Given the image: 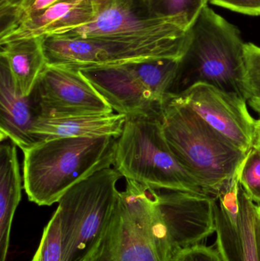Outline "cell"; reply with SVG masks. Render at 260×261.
<instances>
[{"label":"cell","instance_id":"cell-1","mask_svg":"<svg viewBox=\"0 0 260 261\" xmlns=\"http://www.w3.org/2000/svg\"><path fill=\"white\" fill-rule=\"evenodd\" d=\"M117 139L56 138L22 150L23 188L29 201L50 206L73 186L109 168L114 163Z\"/></svg>","mask_w":260,"mask_h":261},{"label":"cell","instance_id":"cell-2","mask_svg":"<svg viewBox=\"0 0 260 261\" xmlns=\"http://www.w3.org/2000/svg\"><path fill=\"white\" fill-rule=\"evenodd\" d=\"M161 122L166 141L180 164L209 196L216 197L247 153L209 126L177 95L168 99Z\"/></svg>","mask_w":260,"mask_h":261},{"label":"cell","instance_id":"cell-3","mask_svg":"<svg viewBox=\"0 0 260 261\" xmlns=\"http://www.w3.org/2000/svg\"><path fill=\"white\" fill-rule=\"evenodd\" d=\"M244 44L236 26L205 6L189 27L172 94L208 84L244 96Z\"/></svg>","mask_w":260,"mask_h":261},{"label":"cell","instance_id":"cell-4","mask_svg":"<svg viewBox=\"0 0 260 261\" xmlns=\"http://www.w3.org/2000/svg\"><path fill=\"white\" fill-rule=\"evenodd\" d=\"M180 61L160 58L77 70L113 111L127 117L161 119L165 106L172 95Z\"/></svg>","mask_w":260,"mask_h":261},{"label":"cell","instance_id":"cell-5","mask_svg":"<svg viewBox=\"0 0 260 261\" xmlns=\"http://www.w3.org/2000/svg\"><path fill=\"white\" fill-rule=\"evenodd\" d=\"M113 166L125 179L156 190L209 196L172 153L160 118L127 117L116 142Z\"/></svg>","mask_w":260,"mask_h":261},{"label":"cell","instance_id":"cell-6","mask_svg":"<svg viewBox=\"0 0 260 261\" xmlns=\"http://www.w3.org/2000/svg\"><path fill=\"white\" fill-rule=\"evenodd\" d=\"M123 177L104 169L70 188L58 202L63 261H89L105 236L119 202Z\"/></svg>","mask_w":260,"mask_h":261},{"label":"cell","instance_id":"cell-7","mask_svg":"<svg viewBox=\"0 0 260 261\" xmlns=\"http://www.w3.org/2000/svg\"><path fill=\"white\" fill-rule=\"evenodd\" d=\"M188 32L139 37H41L47 64L73 68L117 65L146 60L181 59Z\"/></svg>","mask_w":260,"mask_h":261},{"label":"cell","instance_id":"cell-8","mask_svg":"<svg viewBox=\"0 0 260 261\" xmlns=\"http://www.w3.org/2000/svg\"><path fill=\"white\" fill-rule=\"evenodd\" d=\"M37 118L108 114L113 110L77 69L47 64L30 94Z\"/></svg>","mask_w":260,"mask_h":261},{"label":"cell","instance_id":"cell-9","mask_svg":"<svg viewBox=\"0 0 260 261\" xmlns=\"http://www.w3.org/2000/svg\"><path fill=\"white\" fill-rule=\"evenodd\" d=\"M241 170L215 197L216 245L224 261H259L256 206L240 184Z\"/></svg>","mask_w":260,"mask_h":261},{"label":"cell","instance_id":"cell-10","mask_svg":"<svg viewBox=\"0 0 260 261\" xmlns=\"http://www.w3.org/2000/svg\"><path fill=\"white\" fill-rule=\"evenodd\" d=\"M177 96L241 151L247 153L252 148L256 120L244 96L208 84H195Z\"/></svg>","mask_w":260,"mask_h":261},{"label":"cell","instance_id":"cell-11","mask_svg":"<svg viewBox=\"0 0 260 261\" xmlns=\"http://www.w3.org/2000/svg\"><path fill=\"white\" fill-rule=\"evenodd\" d=\"M158 196L159 207L176 257L215 232V197L172 190H159Z\"/></svg>","mask_w":260,"mask_h":261},{"label":"cell","instance_id":"cell-12","mask_svg":"<svg viewBox=\"0 0 260 261\" xmlns=\"http://www.w3.org/2000/svg\"><path fill=\"white\" fill-rule=\"evenodd\" d=\"M189 27L190 23L183 15L148 18L141 15L134 4L117 2L89 22L53 35L76 38L148 36L187 32Z\"/></svg>","mask_w":260,"mask_h":261},{"label":"cell","instance_id":"cell-13","mask_svg":"<svg viewBox=\"0 0 260 261\" xmlns=\"http://www.w3.org/2000/svg\"><path fill=\"white\" fill-rule=\"evenodd\" d=\"M89 261H160L154 242L130 216L120 195L105 236Z\"/></svg>","mask_w":260,"mask_h":261},{"label":"cell","instance_id":"cell-14","mask_svg":"<svg viewBox=\"0 0 260 261\" xmlns=\"http://www.w3.org/2000/svg\"><path fill=\"white\" fill-rule=\"evenodd\" d=\"M98 14L99 11L91 0L61 2L0 33V44L15 40L41 38L79 27L93 20Z\"/></svg>","mask_w":260,"mask_h":261},{"label":"cell","instance_id":"cell-15","mask_svg":"<svg viewBox=\"0 0 260 261\" xmlns=\"http://www.w3.org/2000/svg\"><path fill=\"white\" fill-rule=\"evenodd\" d=\"M37 119L31 96L15 87L9 65L0 57V140L9 139L21 150L36 144L32 130Z\"/></svg>","mask_w":260,"mask_h":261},{"label":"cell","instance_id":"cell-16","mask_svg":"<svg viewBox=\"0 0 260 261\" xmlns=\"http://www.w3.org/2000/svg\"><path fill=\"white\" fill-rule=\"evenodd\" d=\"M127 116L119 113L71 117H38L32 133L37 144L64 138H97L122 135Z\"/></svg>","mask_w":260,"mask_h":261},{"label":"cell","instance_id":"cell-17","mask_svg":"<svg viewBox=\"0 0 260 261\" xmlns=\"http://www.w3.org/2000/svg\"><path fill=\"white\" fill-rule=\"evenodd\" d=\"M16 145L0 147V261H6L14 215L21 198V177Z\"/></svg>","mask_w":260,"mask_h":261},{"label":"cell","instance_id":"cell-18","mask_svg":"<svg viewBox=\"0 0 260 261\" xmlns=\"http://www.w3.org/2000/svg\"><path fill=\"white\" fill-rule=\"evenodd\" d=\"M0 46V57L7 62L17 90L22 96H30L47 65L41 38L15 40Z\"/></svg>","mask_w":260,"mask_h":261},{"label":"cell","instance_id":"cell-19","mask_svg":"<svg viewBox=\"0 0 260 261\" xmlns=\"http://www.w3.org/2000/svg\"><path fill=\"white\" fill-rule=\"evenodd\" d=\"M208 3L209 0H135L134 5L143 16L166 18L183 15L191 25Z\"/></svg>","mask_w":260,"mask_h":261},{"label":"cell","instance_id":"cell-20","mask_svg":"<svg viewBox=\"0 0 260 261\" xmlns=\"http://www.w3.org/2000/svg\"><path fill=\"white\" fill-rule=\"evenodd\" d=\"M243 96L250 107L260 115V47L244 44Z\"/></svg>","mask_w":260,"mask_h":261},{"label":"cell","instance_id":"cell-21","mask_svg":"<svg viewBox=\"0 0 260 261\" xmlns=\"http://www.w3.org/2000/svg\"><path fill=\"white\" fill-rule=\"evenodd\" d=\"M32 261H63L61 225L56 211L44 228L39 247Z\"/></svg>","mask_w":260,"mask_h":261},{"label":"cell","instance_id":"cell-22","mask_svg":"<svg viewBox=\"0 0 260 261\" xmlns=\"http://www.w3.org/2000/svg\"><path fill=\"white\" fill-rule=\"evenodd\" d=\"M240 184L253 202L260 203V149L254 146L243 163Z\"/></svg>","mask_w":260,"mask_h":261},{"label":"cell","instance_id":"cell-23","mask_svg":"<svg viewBox=\"0 0 260 261\" xmlns=\"http://www.w3.org/2000/svg\"><path fill=\"white\" fill-rule=\"evenodd\" d=\"M65 1L70 0H25L20 9L7 21L1 24L0 33L12 29L28 17L40 13L57 3Z\"/></svg>","mask_w":260,"mask_h":261},{"label":"cell","instance_id":"cell-24","mask_svg":"<svg viewBox=\"0 0 260 261\" xmlns=\"http://www.w3.org/2000/svg\"><path fill=\"white\" fill-rule=\"evenodd\" d=\"M174 261H224L213 246L200 245L180 251Z\"/></svg>","mask_w":260,"mask_h":261},{"label":"cell","instance_id":"cell-25","mask_svg":"<svg viewBox=\"0 0 260 261\" xmlns=\"http://www.w3.org/2000/svg\"><path fill=\"white\" fill-rule=\"evenodd\" d=\"M212 4L249 15H260V0H212Z\"/></svg>","mask_w":260,"mask_h":261},{"label":"cell","instance_id":"cell-26","mask_svg":"<svg viewBox=\"0 0 260 261\" xmlns=\"http://www.w3.org/2000/svg\"><path fill=\"white\" fill-rule=\"evenodd\" d=\"M25 0H0V23L7 21L18 9Z\"/></svg>","mask_w":260,"mask_h":261},{"label":"cell","instance_id":"cell-27","mask_svg":"<svg viewBox=\"0 0 260 261\" xmlns=\"http://www.w3.org/2000/svg\"><path fill=\"white\" fill-rule=\"evenodd\" d=\"M76 1L82 2L83 1V0H76ZM91 1H93V3L96 5L99 13V12L103 10V9H106V8L110 7V6L115 4L119 0H91Z\"/></svg>","mask_w":260,"mask_h":261},{"label":"cell","instance_id":"cell-28","mask_svg":"<svg viewBox=\"0 0 260 261\" xmlns=\"http://www.w3.org/2000/svg\"><path fill=\"white\" fill-rule=\"evenodd\" d=\"M256 240H257L258 251H259L260 261V205H256Z\"/></svg>","mask_w":260,"mask_h":261},{"label":"cell","instance_id":"cell-29","mask_svg":"<svg viewBox=\"0 0 260 261\" xmlns=\"http://www.w3.org/2000/svg\"><path fill=\"white\" fill-rule=\"evenodd\" d=\"M253 146L260 149V119L256 121L255 125L254 142Z\"/></svg>","mask_w":260,"mask_h":261},{"label":"cell","instance_id":"cell-30","mask_svg":"<svg viewBox=\"0 0 260 261\" xmlns=\"http://www.w3.org/2000/svg\"><path fill=\"white\" fill-rule=\"evenodd\" d=\"M135 0H119V3H125V4H134Z\"/></svg>","mask_w":260,"mask_h":261},{"label":"cell","instance_id":"cell-31","mask_svg":"<svg viewBox=\"0 0 260 261\" xmlns=\"http://www.w3.org/2000/svg\"><path fill=\"white\" fill-rule=\"evenodd\" d=\"M211 1H212V0H209V2H211Z\"/></svg>","mask_w":260,"mask_h":261}]
</instances>
